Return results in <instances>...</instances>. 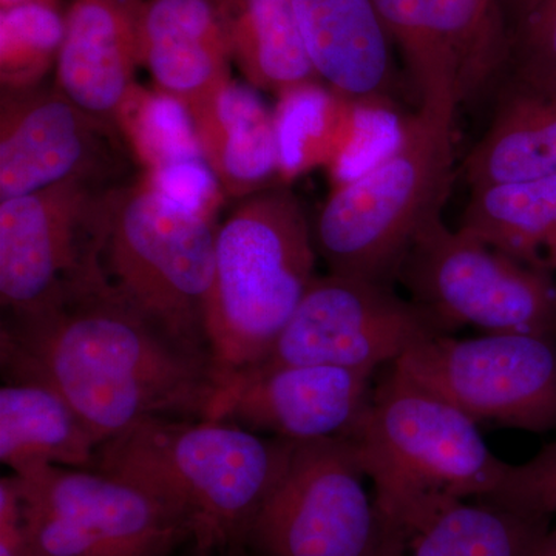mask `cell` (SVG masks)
<instances>
[{"label":"cell","mask_w":556,"mask_h":556,"mask_svg":"<svg viewBox=\"0 0 556 556\" xmlns=\"http://www.w3.org/2000/svg\"><path fill=\"white\" fill-rule=\"evenodd\" d=\"M0 358L3 375L56 390L100 445L152 417L204 419L218 388L211 358L164 336L104 269L47 308L9 316Z\"/></svg>","instance_id":"6da1fadb"},{"label":"cell","mask_w":556,"mask_h":556,"mask_svg":"<svg viewBox=\"0 0 556 556\" xmlns=\"http://www.w3.org/2000/svg\"><path fill=\"white\" fill-rule=\"evenodd\" d=\"M294 444L226 420L152 417L102 442L93 470L169 508L195 556H240Z\"/></svg>","instance_id":"7a4b0ae2"},{"label":"cell","mask_w":556,"mask_h":556,"mask_svg":"<svg viewBox=\"0 0 556 556\" xmlns=\"http://www.w3.org/2000/svg\"><path fill=\"white\" fill-rule=\"evenodd\" d=\"M353 439L375 486L386 538L404 535L453 504L496 492L508 464L478 424L390 365Z\"/></svg>","instance_id":"3957f363"},{"label":"cell","mask_w":556,"mask_h":556,"mask_svg":"<svg viewBox=\"0 0 556 556\" xmlns=\"http://www.w3.org/2000/svg\"><path fill=\"white\" fill-rule=\"evenodd\" d=\"M317 257L313 226L288 185L241 200L218 226L206 303L218 387L269 353L317 277Z\"/></svg>","instance_id":"277c9868"},{"label":"cell","mask_w":556,"mask_h":556,"mask_svg":"<svg viewBox=\"0 0 556 556\" xmlns=\"http://www.w3.org/2000/svg\"><path fill=\"white\" fill-rule=\"evenodd\" d=\"M456 109L419 105L396 148L339 182L318 208L313 239L329 273L393 287L413 240L442 215L453 181Z\"/></svg>","instance_id":"5b68a950"},{"label":"cell","mask_w":556,"mask_h":556,"mask_svg":"<svg viewBox=\"0 0 556 556\" xmlns=\"http://www.w3.org/2000/svg\"><path fill=\"white\" fill-rule=\"evenodd\" d=\"M97 229L110 283L164 336L211 358L206 303L218 230L214 218L172 199L144 175L100 192Z\"/></svg>","instance_id":"8992f818"},{"label":"cell","mask_w":556,"mask_h":556,"mask_svg":"<svg viewBox=\"0 0 556 556\" xmlns=\"http://www.w3.org/2000/svg\"><path fill=\"white\" fill-rule=\"evenodd\" d=\"M397 281L452 332L473 325L556 338V285L548 268L526 265L450 229L442 215L417 233Z\"/></svg>","instance_id":"52a82bcc"},{"label":"cell","mask_w":556,"mask_h":556,"mask_svg":"<svg viewBox=\"0 0 556 556\" xmlns=\"http://www.w3.org/2000/svg\"><path fill=\"white\" fill-rule=\"evenodd\" d=\"M353 439L299 442L248 536L258 556H380L382 518Z\"/></svg>","instance_id":"ba28073f"},{"label":"cell","mask_w":556,"mask_h":556,"mask_svg":"<svg viewBox=\"0 0 556 556\" xmlns=\"http://www.w3.org/2000/svg\"><path fill=\"white\" fill-rule=\"evenodd\" d=\"M16 478L33 556H172L190 544L169 508L124 479L58 466Z\"/></svg>","instance_id":"9c48e42d"},{"label":"cell","mask_w":556,"mask_h":556,"mask_svg":"<svg viewBox=\"0 0 556 556\" xmlns=\"http://www.w3.org/2000/svg\"><path fill=\"white\" fill-rule=\"evenodd\" d=\"M475 422L532 433L556 430V338L490 332L478 339L437 336L393 364Z\"/></svg>","instance_id":"30bf717a"},{"label":"cell","mask_w":556,"mask_h":556,"mask_svg":"<svg viewBox=\"0 0 556 556\" xmlns=\"http://www.w3.org/2000/svg\"><path fill=\"white\" fill-rule=\"evenodd\" d=\"M450 332L393 287L329 273L314 278L269 353L251 369L324 365L376 372L417 343Z\"/></svg>","instance_id":"8fae6325"},{"label":"cell","mask_w":556,"mask_h":556,"mask_svg":"<svg viewBox=\"0 0 556 556\" xmlns=\"http://www.w3.org/2000/svg\"><path fill=\"white\" fill-rule=\"evenodd\" d=\"M420 104L459 109L501 86L510 64L503 0H375Z\"/></svg>","instance_id":"7c38bea8"},{"label":"cell","mask_w":556,"mask_h":556,"mask_svg":"<svg viewBox=\"0 0 556 556\" xmlns=\"http://www.w3.org/2000/svg\"><path fill=\"white\" fill-rule=\"evenodd\" d=\"M90 181L0 201V303L9 316L47 308L101 266Z\"/></svg>","instance_id":"4fadbf2b"},{"label":"cell","mask_w":556,"mask_h":556,"mask_svg":"<svg viewBox=\"0 0 556 556\" xmlns=\"http://www.w3.org/2000/svg\"><path fill=\"white\" fill-rule=\"evenodd\" d=\"M372 375L324 365L248 369L218 387L204 419L295 444L351 439L367 413Z\"/></svg>","instance_id":"5bb4252c"},{"label":"cell","mask_w":556,"mask_h":556,"mask_svg":"<svg viewBox=\"0 0 556 556\" xmlns=\"http://www.w3.org/2000/svg\"><path fill=\"white\" fill-rule=\"evenodd\" d=\"M116 131L56 86L2 89L0 201L62 182H93L115 160Z\"/></svg>","instance_id":"9a60e30c"},{"label":"cell","mask_w":556,"mask_h":556,"mask_svg":"<svg viewBox=\"0 0 556 556\" xmlns=\"http://www.w3.org/2000/svg\"><path fill=\"white\" fill-rule=\"evenodd\" d=\"M276 113L285 185L325 167L332 186L375 166L401 141L405 121L396 102H358L324 83L280 94Z\"/></svg>","instance_id":"2e32d148"},{"label":"cell","mask_w":556,"mask_h":556,"mask_svg":"<svg viewBox=\"0 0 556 556\" xmlns=\"http://www.w3.org/2000/svg\"><path fill=\"white\" fill-rule=\"evenodd\" d=\"M142 0H72L56 64V87L80 109L115 127L137 86ZM116 129V127H115Z\"/></svg>","instance_id":"e0dca14e"},{"label":"cell","mask_w":556,"mask_h":556,"mask_svg":"<svg viewBox=\"0 0 556 556\" xmlns=\"http://www.w3.org/2000/svg\"><path fill=\"white\" fill-rule=\"evenodd\" d=\"M325 86L358 102H394L393 40L375 0H291Z\"/></svg>","instance_id":"ac0fdd59"},{"label":"cell","mask_w":556,"mask_h":556,"mask_svg":"<svg viewBox=\"0 0 556 556\" xmlns=\"http://www.w3.org/2000/svg\"><path fill=\"white\" fill-rule=\"evenodd\" d=\"M138 42L155 90L186 110L232 78L215 0H142Z\"/></svg>","instance_id":"d6986e66"},{"label":"cell","mask_w":556,"mask_h":556,"mask_svg":"<svg viewBox=\"0 0 556 556\" xmlns=\"http://www.w3.org/2000/svg\"><path fill=\"white\" fill-rule=\"evenodd\" d=\"M207 169L230 199L285 185L276 113L249 84L230 78L188 109Z\"/></svg>","instance_id":"ffe728a7"},{"label":"cell","mask_w":556,"mask_h":556,"mask_svg":"<svg viewBox=\"0 0 556 556\" xmlns=\"http://www.w3.org/2000/svg\"><path fill=\"white\" fill-rule=\"evenodd\" d=\"M492 123L468 153L470 188L556 175V80L507 75Z\"/></svg>","instance_id":"44dd1931"},{"label":"cell","mask_w":556,"mask_h":556,"mask_svg":"<svg viewBox=\"0 0 556 556\" xmlns=\"http://www.w3.org/2000/svg\"><path fill=\"white\" fill-rule=\"evenodd\" d=\"M97 439L47 383L7 376L0 388V463L25 475L46 466L93 470Z\"/></svg>","instance_id":"7402d4cb"},{"label":"cell","mask_w":556,"mask_h":556,"mask_svg":"<svg viewBox=\"0 0 556 556\" xmlns=\"http://www.w3.org/2000/svg\"><path fill=\"white\" fill-rule=\"evenodd\" d=\"M230 61L249 86L280 97L324 83L311 61L291 0H215Z\"/></svg>","instance_id":"603a6c76"},{"label":"cell","mask_w":556,"mask_h":556,"mask_svg":"<svg viewBox=\"0 0 556 556\" xmlns=\"http://www.w3.org/2000/svg\"><path fill=\"white\" fill-rule=\"evenodd\" d=\"M548 529L551 518L463 501L412 532L386 538L380 556H529Z\"/></svg>","instance_id":"cb8c5ba5"},{"label":"cell","mask_w":556,"mask_h":556,"mask_svg":"<svg viewBox=\"0 0 556 556\" xmlns=\"http://www.w3.org/2000/svg\"><path fill=\"white\" fill-rule=\"evenodd\" d=\"M457 229L526 265L551 268L556 175L471 189Z\"/></svg>","instance_id":"d4e9b609"},{"label":"cell","mask_w":556,"mask_h":556,"mask_svg":"<svg viewBox=\"0 0 556 556\" xmlns=\"http://www.w3.org/2000/svg\"><path fill=\"white\" fill-rule=\"evenodd\" d=\"M146 175L204 163L188 110L159 90L139 87L130 91L115 121Z\"/></svg>","instance_id":"484cf974"},{"label":"cell","mask_w":556,"mask_h":556,"mask_svg":"<svg viewBox=\"0 0 556 556\" xmlns=\"http://www.w3.org/2000/svg\"><path fill=\"white\" fill-rule=\"evenodd\" d=\"M65 35L60 5L30 3L0 11V79L2 89L39 86L56 64Z\"/></svg>","instance_id":"4316f807"},{"label":"cell","mask_w":556,"mask_h":556,"mask_svg":"<svg viewBox=\"0 0 556 556\" xmlns=\"http://www.w3.org/2000/svg\"><path fill=\"white\" fill-rule=\"evenodd\" d=\"M507 75L556 80V0H533L515 22Z\"/></svg>","instance_id":"83f0119b"},{"label":"cell","mask_w":556,"mask_h":556,"mask_svg":"<svg viewBox=\"0 0 556 556\" xmlns=\"http://www.w3.org/2000/svg\"><path fill=\"white\" fill-rule=\"evenodd\" d=\"M486 501L525 514L556 515V442L518 466L508 464L503 481Z\"/></svg>","instance_id":"f1b7e54d"},{"label":"cell","mask_w":556,"mask_h":556,"mask_svg":"<svg viewBox=\"0 0 556 556\" xmlns=\"http://www.w3.org/2000/svg\"><path fill=\"white\" fill-rule=\"evenodd\" d=\"M0 556H33L27 515L14 473L0 479Z\"/></svg>","instance_id":"f546056e"},{"label":"cell","mask_w":556,"mask_h":556,"mask_svg":"<svg viewBox=\"0 0 556 556\" xmlns=\"http://www.w3.org/2000/svg\"><path fill=\"white\" fill-rule=\"evenodd\" d=\"M529 556H556V527L540 538Z\"/></svg>","instance_id":"4dcf8cb0"},{"label":"cell","mask_w":556,"mask_h":556,"mask_svg":"<svg viewBox=\"0 0 556 556\" xmlns=\"http://www.w3.org/2000/svg\"><path fill=\"white\" fill-rule=\"evenodd\" d=\"M533 0H503L504 9H506L507 17H510L511 22H517L521 14L529 9L530 3Z\"/></svg>","instance_id":"1f68e13d"},{"label":"cell","mask_w":556,"mask_h":556,"mask_svg":"<svg viewBox=\"0 0 556 556\" xmlns=\"http://www.w3.org/2000/svg\"><path fill=\"white\" fill-rule=\"evenodd\" d=\"M30 3H51L60 5V0H0V11L16 9V7L30 5Z\"/></svg>","instance_id":"d6a6232c"},{"label":"cell","mask_w":556,"mask_h":556,"mask_svg":"<svg viewBox=\"0 0 556 556\" xmlns=\"http://www.w3.org/2000/svg\"><path fill=\"white\" fill-rule=\"evenodd\" d=\"M547 260L548 263H551V266H554V268H556V239L552 241L551 244H548Z\"/></svg>","instance_id":"836d02e7"}]
</instances>
